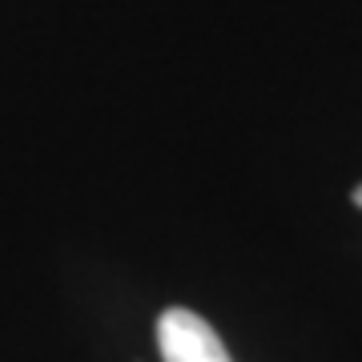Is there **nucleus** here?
Instances as JSON below:
<instances>
[{"label":"nucleus","mask_w":362,"mask_h":362,"mask_svg":"<svg viewBox=\"0 0 362 362\" xmlns=\"http://www.w3.org/2000/svg\"><path fill=\"white\" fill-rule=\"evenodd\" d=\"M157 346L161 362H233L218 330L185 306H169L157 318Z\"/></svg>","instance_id":"obj_1"},{"label":"nucleus","mask_w":362,"mask_h":362,"mask_svg":"<svg viewBox=\"0 0 362 362\" xmlns=\"http://www.w3.org/2000/svg\"><path fill=\"white\" fill-rule=\"evenodd\" d=\"M354 202H358V206H362V185H358V189H354Z\"/></svg>","instance_id":"obj_2"}]
</instances>
